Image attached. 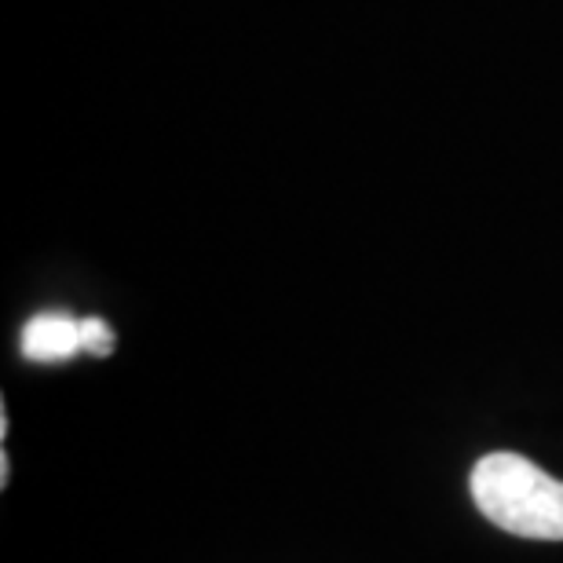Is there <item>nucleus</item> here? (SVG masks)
Returning a JSON list of instances; mask_svg holds the SVG:
<instances>
[{
	"mask_svg": "<svg viewBox=\"0 0 563 563\" xmlns=\"http://www.w3.org/2000/svg\"><path fill=\"white\" fill-rule=\"evenodd\" d=\"M472 501L494 527L534 542H563V479L531 457L498 450L472 468Z\"/></svg>",
	"mask_w": 563,
	"mask_h": 563,
	"instance_id": "obj_1",
	"label": "nucleus"
},
{
	"mask_svg": "<svg viewBox=\"0 0 563 563\" xmlns=\"http://www.w3.org/2000/svg\"><path fill=\"white\" fill-rule=\"evenodd\" d=\"M22 358L26 363H66L77 352H85L81 344V319L66 311H41L22 325L19 336Z\"/></svg>",
	"mask_w": 563,
	"mask_h": 563,
	"instance_id": "obj_2",
	"label": "nucleus"
},
{
	"mask_svg": "<svg viewBox=\"0 0 563 563\" xmlns=\"http://www.w3.org/2000/svg\"><path fill=\"white\" fill-rule=\"evenodd\" d=\"M81 344H85L88 355L107 358L110 352H114V330H110V322L96 319V314L81 319Z\"/></svg>",
	"mask_w": 563,
	"mask_h": 563,
	"instance_id": "obj_3",
	"label": "nucleus"
},
{
	"mask_svg": "<svg viewBox=\"0 0 563 563\" xmlns=\"http://www.w3.org/2000/svg\"><path fill=\"white\" fill-rule=\"evenodd\" d=\"M8 479H11V461H8V450L0 454V487H8Z\"/></svg>",
	"mask_w": 563,
	"mask_h": 563,
	"instance_id": "obj_4",
	"label": "nucleus"
}]
</instances>
